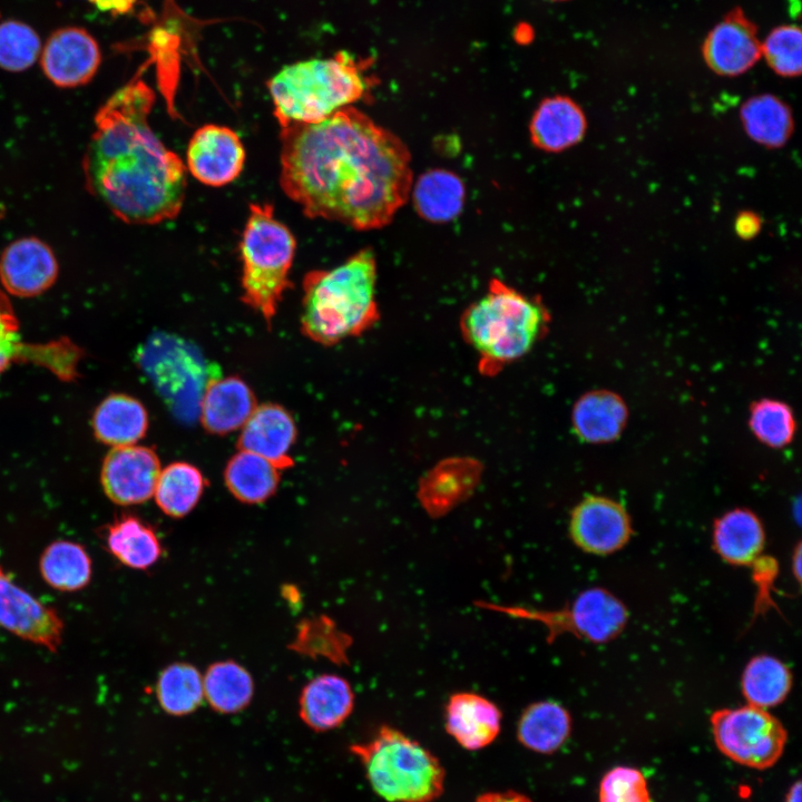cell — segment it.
<instances>
[{
	"mask_svg": "<svg viewBox=\"0 0 802 802\" xmlns=\"http://www.w3.org/2000/svg\"><path fill=\"white\" fill-rule=\"evenodd\" d=\"M280 185L310 218L382 228L412 187L402 140L353 106L315 124L281 127Z\"/></svg>",
	"mask_w": 802,
	"mask_h": 802,
	"instance_id": "cell-1",
	"label": "cell"
},
{
	"mask_svg": "<svg viewBox=\"0 0 802 802\" xmlns=\"http://www.w3.org/2000/svg\"><path fill=\"white\" fill-rule=\"evenodd\" d=\"M155 102L143 81L116 91L97 111L82 158L86 187L125 223L154 225L182 211L186 166L151 129Z\"/></svg>",
	"mask_w": 802,
	"mask_h": 802,
	"instance_id": "cell-2",
	"label": "cell"
},
{
	"mask_svg": "<svg viewBox=\"0 0 802 802\" xmlns=\"http://www.w3.org/2000/svg\"><path fill=\"white\" fill-rule=\"evenodd\" d=\"M376 272V260L369 248L331 270L307 272L302 283V333L320 344L333 345L372 327L380 317Z\"/></svg>",
	"mask_w": 802,
	"mask_h": 802,
	"instance_id": "cell-3",
	"label": "cell"
},
{
	"mask_svg": "<svg viewBox=\"0 0 802 802\" xmlns=\"http://www.w3.org/2000/svg\"><path fill=\"white\" fill-rule=\"evenodd\" d=\"M549 322L538 296L492 278L487 292L462 313L460 330L478 354L480 372L492 375L525 356L544 338Z\"/></svg>",
	"mask_w": 802,
	"mask_h": 802,
	"instance_id": "cell-4",
	"label": "cell"
},
{
	"mask_svg": "<svg viewBox=\"0 0 802 802\" xmlns=\"http://www.w3.org/2000/svg\"><path fill=\"white\" fill-rule=\"evenodd\" d=\"M280 127L315 124L364 97L368 81L348 53L284 66L267 82Z\"/></svg>",
	"mask_w": 802,
	"mask_h": 802,
	"instance_id": "cell-5",
	"label": "cell"
},
{
	"mask_svg": "<svg viewBox=\"0 0 802 802\" xmlns=\"http://www.w3.org/2000/svg\"><path fill=\"white\" fill-rule=\"evenodd\" d=\"M350 751L360 760L373 792L387 802H433L444 790L439 759L402 731L382 725Z\"/></svg>",
	"mask_w": 802,
	"mask_h": 802,
	"instance_id": "cell-6",
	"label": "cell"
},
{
	"mask_svg": "<svg viewBox=\"0 0 802 802\" xmlns=\"http://www.w3.org/2000/svg\"><path fill=\"white\" fill-rule=\"evenodd\" d=\"M296 239L274 215L268 203H252L244 226L239 253L242 301L270 325L284 292L292 286L288 274Z\"/></svg>",
	"mask_w": 802,
	"mask_h": 802,
	"instance_id": "cell-7",
	"label": "cell"
},
{
	"mask_svg": "<svg viewBox=\"0 0 802 802\" xmlns=\"http://www.w3.org/2000/svg\"><path fill=\"white\" fill-rule=\"evenodd\" d=\"M475 605L510 618L542 625L547 630L549 643L566 633L594 643H605L613 639L627 620L625 606L602 588L584 590L569 606L555 610L501 605L485 600H476Z\"/></svg>",
	"mask_w": 802,
	"mask_h": 802,
	"instance_id": "cell-8",
	"label": "cell"
},
{
	"mask_svg": "<svg viewBox=\"0 0 802 802\" xmlns=\"http://www.w3.org/2000/svg\"><path fill=\"white\" fill-rule=\"evenodd\" d=\"M717 749L737 764L765 770L782 756L788 733L766 710L753 705L722 708L711 716Z\"/></svg>",
	"mask_w": 802,
	"mask_h": 802,
	"instance_id": "cell-9",
	"label": "cell"
},
{
	"mask_svg": "<svg viewBox=\"0 0 802 802\" xmlns=\"http://www.w3.org/2000/svg\"><path fill=\"white\" fill-rule=\"evenodd\" d=\"M245 148L232 128L207 124L193 134L186 151V169L202 184L222 187L234 182L245 164Z\"/></svg>",
	"mask_w": 802,
	"mask_h": 802,
	"instance_id": "cell-10",
	"label": "cell"
},
{
	"mask_svg": "<svg viewBox=\"0 0 802 802\" xmlns=\"http://www.w3.org/2000/svg\"><path fill=\"white\" fill-rule=\"evenodd\" d=\"M0 626L52 652L60 645L63 632L58 613L17 585L1 567Z\"/></svg>",
	"mask_w": 802,
	"mask_h": 802,
	"instance_id": "cell-11",
	"label": "cell"
},
{
	"mask_svg": "<svg viewBox=\"0 0 802 802\" xmlns=\"http://www.w3.org/2000/svg\"><path fill=\"white\" fill-rule=\"evenodd\" d=\"M160 462L156 452L141 446L113 447L106 456L100 480L107 497L117 505L129 506L154 496Z\"/></svg>",
	"mask_w": 802,
	"mask_h": 802,
	"instance_id": "cell-12",
	"label": "cell"
},
{
	"mask_svg": "<svg viewBox=\"0 0 802 802\" xmlns=\"http://www.w3.org/2000/svg\"><path fill=\"white\" fill-rule=\"evenodd\" d=\"M101 53L96 39L85 29L66 27L46 41L40 63L46 77L61 88H74L92 79Z\"/></svg>",
	"mask_w": 802,
	"mask_h": 802,
	"instance_id": "cell-13",
	"label": "cell"
},
{
	"mask_svg": "<svg viewBox=\"0 0 802 802\" xmlns=\"http://www.w3.org/2000/svg\"><path fill=\"white\" fill-rule=\"evenodd\" d=\"M569 531L583 550L605 555L618 550L628 540L632 528L625 508L600 496H588L571 511Z\"/></svg>",
	"mask_w": 802,
	"mask_h": 802,
	"instance_id": "cell-14",
	"label": "cell"
},
{
	"mask_svg": "<svg viewBox=\"0 0 802 802\" xmlns=\"http://www.w3.org/2000/svg\"><path fill=\"white\" fill-rule=\"evenodd\" d=\"M57 276L52 250L37 237L12 242L0 256V282L11 295L37 296L51 287Z\"/></svg>",
	"mask_w": 802,
	"mask_h": 802,
	"instance_id": "cell-15",
	"label": "cell"
},
{
	"mask_svg": "<svg viewBox=\"0 0 802 802\" xmlns=\"http://www.w3.org/2000/svg\"><path fill=\"white\" fill-rule=\"evenodd\" d=\"M703 56L707 66L722 76H739L761 58L755 26L741 10H734L707 35Z\"/></svg>",
	"mask_w": 802,
	"mask_h": 802,
	"instance_id": "cell-16",
	"label": "cell"
},
{
	"mask_svg": "<svg viewBox=\"0 0 802 802\" xmlns=\"http://www.w3.org/2000/svg\"><path fill=\"white\" fill-rule=\"evenodd\" d=\"M502 713L491 700L475 692H457L447 701L444 727L464 750L478 751L492 744L501 731Z\"/></svg>",
	"mask_w": 802,
	"mask_h": 802,
	"instance_id": "cell-17",
	"label": "cell"
},
{
	"mask_svg": "<svg viewBox=\"0 0 802 802\" xmlns=\"http://www.w3.org/2000/svg\"><path fill=\"white\" fill-rule=\"evenodd\" d=\"M296 439L292 415L281 405L265 403L256 407L242 427L238 449L258 454L277 469L293 466L290 450Z\"/></svg>",
	"mask_w": 802,
	"mask_h": 802,
	"instance_id": "cell-18",
	"label": "cell"
},
{
	"mask_svg": "<svg viewBox=\"0 0 802 802\" xmlns=\"http://www.w3.org/2000/svg\"><path fill=\"white\" fill-rule=\"evenodd\" d=\"M255 408V397L242 379H212L200 400L199 417L207 431L225 434L242 428Z\"/></svg>",
	"mask_w": 802,
	"mask_h": 802,
	"instance_id": "cell-19",
	"label": "cell"
},
{
	"mask_svg": "<svg viewBox=\"0 0 802 802\" xmlns=\"http://www.w3.org/2000/svg\"><path fill=\"white\" fill-rule=\"evenodd\" d=\"M583 109L570 98L554 96L544 99L530 121L532 144L545 151H561L579 143L586 133Z\"/></svg>",
	"mask_w": 802,
	"mask_h": 802,
	"instance_id": "cell-20",
	"label": "cell"
},
{
	"mask_svg": "<svg viewBox=\"0 0 802 802\" xmlns=\"http://www.w3.org/2000/svg\"><path fill=\"white\" fill-rule=\"evenodd\" d=\"M354 693L350 683L334 674L311 679L300 696V715L315 731L339 727L352 713Z\"/></svg>",
	"mask_w": 802,
	"mask_h": 802,
	"instance_id": "cell-21",
	"label": "cell"
},
{
	"mask_svg": "<svg viewBox=\"0 0 802 802\" xmlns=\"http://www.w3.org/2000/svg\"><path fill=\"white\" fill-rule=\"evenodd\" d=\"M627 418V407L618 394L595 390L577 400L573 408L571 423L581 441L606 443L622 434Z\"/></svg>",
	"mask_w": 802,
	"mask_h": 802,
	"instance_id": "cell-22",
	"label": "cell"
},
{
	"mask_svg": "<svg viewBox=\"0 0 802 802\" xmlns=\"http://www.w3.org/2000/svg\"><path fill=\"white\" fill-rule=\"evenodd\" d=\"M147 428L145 407L127 394L108 395L92 415L96 438L113 447L135 444L145 436Z\"/></svg>",
	"mask_w": 802,
	"mask_h": 802,
	"instance_id": "cell-23",
	"label": "cell"
},
{
	"mask_svg": "<svg viewBox=\"0 0 802 802\" xmlns=\"http://www.w3.org/2000/svg\"><path fill=\"white\" fill-rule=\"evenodd\" d=\"M571 717L568 711L555 701H539L529 704L517 723L519 743L539 754H552L568 740Z\"/></svg>",
	"mask_w": 802,
	"mask_h": 802,
	"instance_id": "cell-24",
	"label": "cell"
},
{
	"mask_svg": "<svg viewBox=\"0 0 802 802\" xmlns=\"http://www.w3.org/2000/svg\"><path fill=\"white\" fill-rule=\"evenodd\" d=\"M764 540L760 519L747 509L731 510L715 521L714 547L731 564H753L762 552Z\"/></svg>",
	"mask_w": 802,
	"mask_h": 802,
	"instance_id": "cell-25",
	"label": "cell"
},
{
	"mask_svg": "<svg viewBox=\"0 0 802 802\" xmlns=\"http://www.w3.org/2000/svg\"><path fill=\"white\" fill-rule=\"evenodd\" d=\"M411 189L414 208L426 221L450 222L462 211L464 185L450 170L430 169L418 178Z\"/></svg>",
	"mask_w": 802,
	"mask_h": 802,
	"instance_id": "cell-26",
	"label": "cell"
},
{
	"mask_svg": "<svg viewBox=\"0 0 802 802\" xmlns=\"http://www.w3.org/2000/svg\"><path fill=\"white\" fill-rule=\"evenodd\" d=\"M107 547L121 564L134 569H147L162 556V544L151 527L139 518L125 515L116 519L107 532Z\"/></svg>",
	"mask_w": 802,
	"mask_h": 802,
	"instance_id": "cell-27",
	"label": "cell"
},
{
	"mask_svg": "<svg viewBox=\"0 0 802 802\" xmlns=\"http://www.w3.org/2000/svg\"><path fill=\"white\" fill-rule=\"evenodd\" d=\"M224 478L228 490L239 501L258 503L276 491L280 469L258 454L239 450L228 461Z\"/></svg>",
	"mask_w": 802,
	"mask_h": 802,
	"instance_id": "cell-28",
	"label": "cell"
},
{
	"mask_svg": "<svg viewBox=\"0 0 802 802\" xmlns=\"http://www.w3.org/2000/svg\"><path fill=\"white\" fill-rule=\"evenodd\" d=\"M740 115L750 138L770 148L783 146L793 131L789 106L773 95L764 94L747 99Z\"/></svg>",
	"mask_w": 802,
	"mask_h": 802,
	"instance_id": "cell-29",
	"label": "cell"
},
{
	"mask_svg": "<svg viewBox=\"0 0 802 802\" xmlns=\"http://www.w3.org/2000/svg\"><path fill=\"white\" fill-rule=\"evenodd\" d=\"M40 573L55 589L76 591L86 587L91 578V559L86 549L74 541L58 540L41 555Z\"/></svg>",
	"mask_w": 802,
	"mask_h": 802,
	"instance_id": "cell-30",
	"label": "cell"
},
{
	"mask_svg": "<svg viewBox=\"0 0 802 802\" xmlns=\"http://www.w3.org/2000/svg\"><path fill=\"white\" fill-rule=\"evenodd\" d=\"M204 695L219 713H236L248 705L254 684L251 674L233 661L212 664L203 678Z\"/></svg>",
	"mask_w": 802,
	"mask_h": 802,
	"instance_id": "cell-31",
	"label": "cell"
},
{
	"mask_svg": "<svg viewBox=\"0 0 802 802\" xmlns=\"http://www.w3.org/2000/svg\"><path fill=\"white\" fill-rule=\"evenodd\" d=\"M204 483L196 467L187 462H174L160 470L154 491L156 503L170 517H184L197 505Z\"/></svg>",
	"mask_w": 802,
	"mask_h": 802,
	"instance_id": "cell-32",
	"label": "cell"
},
{
	"mask_svg": "<svg viewBox=\"0 0 802 802\" xmlns=\"http://www.w3.org/2000/svg\"><path fill=\"white\" fill-rule=\"evenodd\" d=\"M791 688L789 668L777 658L761 655L750 661L742 676L747 704L769 708L784 701Z\"/></svg>",
	"mask_w": 802,
	"mask_h": 802,
	"instance_id": "cell-33",
	"label": "cell"
},
{
	"mask_svg": "<svg viewBox=\"0 0 802 802\" xmlns=\"http://www.w3.org/2000/svg\"><path fill=\"white\" fill-rule=\"evenodd\" d=\"M156 694L159 705L168 714H189L200 705L204 697L200 673L190 664L174 663L160 673Z\"/></svg>",
	"mask_w": 802,
	"mask_h": 802,
	"instance_id": "cell-34",
	"label": "cell"
},
{
	"mask_svg": "<svg viewBox=\"0 0 802 802\" xmlns=\"http://www.w3.org/2000/svg\"><path fill=\"white\" fill-rule=\"evenodd\" d=\"M351 644V637L340 630L331 618L319 616L300 624L292 648L314 658L324 657L335 664H345Z\"/></svg>",
	"mask_w": 802,
	"mask_h": 802,
	"instance_id": "cell-35",
	"label": "cell"
},
{
	"mask_svg": "<svg viewBox=\"0 0 802 802\" xmlns=\"http://www.w3.org/2000/svg\"><path fill=\"white\" fill-rule=\"evenodd\" d=\"M749 426L757 440L774 449L790 444L796 429L791 408L773 399H762L751 405Z\"/></svg>",
	"mask_w": 802,
	"mask_h": 802,
	"instance_id": "cell-36",
	"label": "cell"
},
{
	"mask_svg": "<svg viewBox=\"0 0 802 802\" xmlns=\"http://www.w3.org/2000/svg\"><path fill=\"white\" fill-rule=\"evenodd\" d=\"M40 51V38L29 25L18 20L0 23V68L23 71L33 65Z\"/></svg>",
	"mask_w": 802,
	"mask_h": 802,
	"instance_id": "cell-37",
	"label": "cell"
},
{
	"mask_svg": "<svg viewBox=\"0 0 802 802\" xmlns=\"http://www.w3.org/2000/svg\"><path fill=\"white\" fill-rule=\"evenodd\" d=\"M761 56L774 72L783 77H795L802 69V33L798 26L785 25L774 28L761 42Z\"/></svg>",
	"mask_w": 802,
	"mask_h": 802,
	"instance_id": "cell-38",
	"label": "cell"
},
{
	"mask_svg": "<svg viewBox=\"0 0 802 802\" xmlns=\"http://www.w3.org/2000/svg\"><path fill=\"white\" fill-rule=\"evenodd\" d=\"M599 802H652L645 775L630 766H615L602 779Z\"/></svg>",
	"mask_w": 802,
	"mask_h": 802,
	"instance_id": "cell-39",
	"label": "cell"
},
{
	"mask_svg": "<svg viewBox=\"0 0 802 802\" xmlns=\"http://www.w3.org/2000/svg\"><path fill=\"white\" fill-rule=\"evenodd\" d=\"M19 322L7 295L0 291V374L22 351Z\"/></svg>",
	"mask_w": 802,
	"mask_h": 802,
	"instance_id": "cell-40",
	"label": "cell"
},
{
	"mask_svg": "<svg viewBox=\"0 0 802 802\" xmlns=\"http://www.w3.org/2000/svg\"><path fill=\"white\" fill-rule=\"evenodd\" d=\"M754 578L759 585V602L756 608L764 607L770 600L769 588L776 575V561L769 557H759L754 563Z\"/></svg>",
	"mask_w": 802,
	"mask_h": 802,
	"instance_id": "cell-41",
	"label": "cell"
},
{
	"mask_svg": "<svg viewBox=\"0 0 802 802\" xmlns=\"http://www.w3.org/2000/svg\"><path fill=\"white\" fill-rule=\"evenodd\" d=\"M761 222L754 213H741L735 221V231L743 238L753 237L760 229Z\"/></svg>",
	"mask_w": 802,
	"mask_h": 802,
	"instance_id": "cell-42",
	"label": "cell"
},
{
	"mask_svg": "<svg viewBox=\"0 0 802 802\" xmlns=\"http://www.w3.org/2000/svg\"><path fill=\"white\" fill-rule=\"evenodd\" d=\"M473 802H532L529 796L524 793L507 790L486 792L476 798Z\"/></svg>",
	"mask_w": 802,
	"mask_h": 802,
	"instance_id": "cell-43",
	"label": "cell"
},
{
	"mask_svg": "<svg viewBox=\"0 0 802 802\" xmlns=\"http://www.w3.org/2000/svg\"><path fill=\"white\" fill-rule=\"evenodd\" d=\"M97 7L102 10H115L117 12H126L129 10L135 0H92Z\"/></svg>",
	"mask_w": 802,
	"mask_h": 802,
	"instance_id": "cell-44",
	"label": "cell"
},
{
	"mask_svg": "<svg viewBox=\"0 0 802 802\" xmlns=\"http://www.w3.org/2000/svg\"><path fill=\"white\" fill-rule=\"evenodd\" d=\"M801 781L794 782L786 792L784 802H801Z\"/></svg>",
	"mask_w": 802,
	"mask_h": 802,
	"instance_id": "cell-45",
	"label": "cell"
},
{
	"mask_svg": "<svg viewBox=\"0 0 802 802\" xmlns=\"http://www.w3.org/2000/svg\"><path fill=\"white\" fill-rule=\"evenodd\" d=\"M793 561H794V563H793V570H794V574H795V576H796V578H798V580H799V578H800V573H801V547H800V545H799V546L796 547V549H795V554H794V556H793Z\"/></svg>",
	"mask_w": 802,
	"mask_h": 802,
	"instance_id": "cell-46",
	"label": "cell"
},
{
	"mask_svg": "<svg viewBox=\"0 0 802 802\" xmlns=\"http://www.w3.org/2000/svg\"><path fill=\"white\" fill-rule=\"evenodd\" d=\"M550 1H565V0H550Z\"/></svg>",
	"mask_w": 802,
	"mask_h": 802,
	"instance_id": "cell-47",
	"label": "cell"
}]
</instances>
